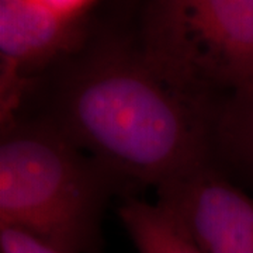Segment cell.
I'll return each instance as SVG.
<instances>
[{
	"mask_svg": "<svg viewBox=\"0 0 253 253\" xmlns=\"http://www.w3.org/2000/svg\"><path fill=\"white\" fill-rule=\"evenodd\" d=\"M56 14H59L65 20L71 21L73 24L82 26L84 14L94 0H40Z\"/></svg>",
	"mask_w": 253,
	"mask_h": 253,
	"instance_id": "cell-8",
	"label": "cell"
},
{
	"mask_svg": "<svg viewBox=\"0 0 253 253\" xmlns=\"http://www.w3.org/2000/svg\"><path fill=\"white\" fill-rule=\"evenodd\" d=\"M211 110L172 87L139 45L100 36L46 71L20 114L45 120L134 196L212 161Z\"/></svg>",
	"mask_w": 253,
	"mask_h": 253,
	"instance_id": "cell-1",
	"label": "cell"
},
{
	"mask_svg": "<svg viewBox=\"0 0 253 253\" xmlns=\"http://www.w3.org/2000/svg\"><path fill=\"white\" fill-rule=\"evenodd\" d=\"M103 253H104V252H103Z\"/></svg>",
	"mask_w": 253,
	"mask_h": 253,
	"instance_id": "cell-9",
	"label": "cell"
},
{
	"mask_svg": "<svg viewBox=\"0 0 253 253\" xmlns=\"http://www.w3.org/2000/svg\"><path fill=\"white\" fill-rule=\"evenodd\" d=\"M0 253H58L34 236L14 228L0 226Z\"/></svg>",
	"mask_w": 253,
	"mask_h": 253,
	"instance_id": "cell-7",
	"label": "cell"
},
{
	"mask_svg": "<svg viewBox=\"0 0 253 253\" xmlns=\"http://www.w3.org/2000/svg\"><path fill=\"white\" fill-rule=\"evenodd\" d=\"M118 217L138 253H201L180 222L159 201L124 197Z\"/></svg>",
	"mask_w": 253,
	"mask_h": 253,
	"instance_id": "cell-6",
	"label": "cell"
},
{
	"mask_svg": "<svg viewBox=\"0 0 253 253\" xmlns=\"http://www.w3.org/2000/svg\"><path fill=\"white\" fill-rule=\"evenodd\" d=\"M210 146L219 169L253 190V82L214 104Z\"/></svg>",
	"mask_w": 253,
	"mask_h": 253,
	"instance_id": "cell-5",
	"label": "cell"
},
{
	"mask_svg": "<svg viewBox=\"0 0 253 253\" xmlns=\"http://www.w3.org/2000/svg\"><path fill=\"white\" fill-rule=\"evenodd\" d=\"M126 186L45 120L1 123L0 226L34 236L58 253H103L101 225Z\"/></svg>",
	"mask_w": 253,
	"mask_h": 253,
	"instance_id": "cell-2",
	"label": "cell"
},
{
	"mask_svg": "<svg viewBox=\"0 0 253 253\" xmlns=\"http://www.w3.org/2000/svg\"><path fill=\"white\" fill-rule=\"evenodd\" d=\"M201 253H253V197L214 161L156 189Z\"/></svg>",
	"mask_w": 253,
	"mask_h": 253,
	"instance_id": "cell-4",
	"label": "cell"
},
{
	"mask_svg": "<svg viewBox=\"0 0 253 253\" xmlns=\"http://www.w3.org/2000/svg\"><path fill=\"white\" fill-rule=\"evenodd\" d=\"M138 45L172 87L212 109L253 82V0H149Z\"/></svg>",
	"mask_w": 253,
	"mask_h": 253,
	"instance_id": "cell-3",
	"label": "cell"
}]
</instances>
